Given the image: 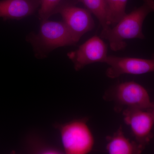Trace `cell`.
<instances>
[{"mask_svg":"<svg viewBox=\"0 0 154 154\" xmlns=\"http://www.w3.org/2000/svg\"><path fill=\"white\" fill-rule=\"evenodd\" d=\"M154 12V0H143L142 5L126 14L112 28L102 32L101 37L109 42L110 49L119 51L126 47L125 40L144 39L143 25L146 17Z\"/></svg>","mask_w":154,"mask_h":154,"instance_id":"cell-1","label":"cell"},{"mask_svg":"<svg viewBox=\"0 0 154 154\" xmlns=\"http://www.w3.org/2000/svg\"><path fill=\"white\" fill-rule=\"evenodd\" d=\"M41 22L38 33H30L27 37L37 58H44L57 48L78 42L63 22L48 19Z\"/></svg>","mask_w":154,"mask_h":154,"instance_id":"cell-2","label":"cell"},{"mask_svg":"<svg viewBox=\"0 0 154 154\" xmlns=\"http://www.w3.org/2000/svg\"><path fill=\"white\" fill-rule=\"evenodd\" d=\"M64 151L67 154H87L93 149L94 139L85 119L56 123Z\"/></svg>","mask_w":154,"mask_h":154,"instance_id":"cell-3","label":"cell"},{"mask_svg":"<svg viewBox=\"0 0 154 154\" xmlns=\"http://www.w3.org/2000/svg\"><path fill=\"white\" fill-rule=\"evenodd\" d=\"M105 98L127 108L150 110L154 103L151 101L147 91L143 86L134 82L117 85L107 92Z\"/></svg>","mask_w":154,"mask_h":154,"instance_id":"cell-4","label":"cell"},{"mask_svg":"<svg viewBox=\"0 0 154 154\" xmlns=\"http://www.w3.org/2000/svg\"><path fill=\"white\" fill-rule=\"evenodd\" d=\"M109 66L107 77L115 79L122 75H142L154 72V53L150 59L107 56L105 63Z\"/></svg>","mask_w":154,"mask_h":154,"instance_id":"cell-5","label":"cell"},{"mask_svg":"<svg viewBox=\"0 0 154 154\" xmlns=\"http://www.w3.org/2000/svg\"><path fill=\"white\" fill-rule=\"evenodd\" d=\"M107 47L102 38L94 36L89 38L79 48L67 54L76 71L96 63H105L107 57Z\"/></svg>","mask_w":154,"mask_h":154,"instance_id":"cell-6","label":"cell"},{"mask_svg":"<svg viewBox=\"0 0 154 154\" xmlns=\"http://www.w3.org/2000/svg\"><path fill=\"white\" fill-rule=\"evenodd\" d=\"M57 13L62 17L63 22L78 42L84 34L95 27L91 13L87 9L64 5L59 7Z\"/></svg>","mask_w":154,"mask_h":154,"instance_id":"cell-7","label":"cell"},{"mask_svg":"<svg viewBox=\"0 0 154 154\" xmlns=\"http://www.w3.org/2000/svg\"><path fill=\"white\" fill-rule=\"evenodd\" d=\"M125 122L129 125L138 143L144 148L151 139L154 119L150 110L126 108L123 110Z\"/></svg>","mask_w":154,"mask_h":154,"instance_id":"cell-8","label":"cell"},{"mask_svg":"<svg viewBox=\"0 0 154 154\" xmlns=\"http://www.w3.org/2000/svg\"><path fill=\"white\" fill-rule=\"evenodd\" d=\"M38 7L35 0L0 1V18L20 20L33 14Z\"/></svg>","mask_w":154,"mask_h":154,"instance_id":"cell-9","label":"cell"},{"mask_svg":"<svg viewBox=\"0 0 154 154\" xmlns=\"http://www.w3.org/2000/svg\"><path fill=\"white\" fill-rule=\"evenodd\" d=\"M106 149L110 154L140 153L144 148L136 141L130 140L125 136L120 127L113 136L108 138Z\"/></svg>","mask_w":154,"mask_h":154,"instance_id":"cell-10","label":"cell"},{"mask_svg":"<svg viewBox=\"0 0 154 154\" xmlns=\"http://www.w3.org/2000/svg\"><path fill=\"white\" fill-rule=\"evenodd\" d=\"M82 3L87 10L94 14L102 25V32H106L110 28L107 24V6L105 0H75Z\"/></svg>","mask_w":154,"mask_h":154,"instance_id":"cell-11","label":"cell"},{"mask_svg":"<svg viewBox=\"0 0 154 154\" xmlns=\"http://www.w3.org/2000/svg\"><path fill=\"white\" fill-rule=\"evenodd\" d=\"M107 6V22L109 27L114 26L126 14L128 0H105Z\"/></svg>","mask_w":154,"mask_h":154,"instance_id":"cell-12","label":"cell"},{"mask_svg":"<svg viewBox=\"0 0 154 154\" xmlns=\"http://www.w3.org/2000/svg\"><path fill=\"white\" fill-rule=\"evenodd\" d=\"M62 0H40V8L38 11V19L40 21L47 20L57 14L60 7Z\"/></svg>","mask_w":154,"mask_h":154,"instance_id":"cell-13","label":"cell"},{"mask_svg":"<svg viewBox=\"0 0 154 154\" xmlns=\"http://www.w3.org/2000/svg\"><path fill=\"white\" fill-rule=\"evenodd\" d=\"M151 111V112L152 115L153 116V117L154 119V104L153 106L150 109V110H149Z\"/></svg>","mask_w":154,"mask_h":154,"instance_id":"cell-14","label":"cell"}]
</instances>
